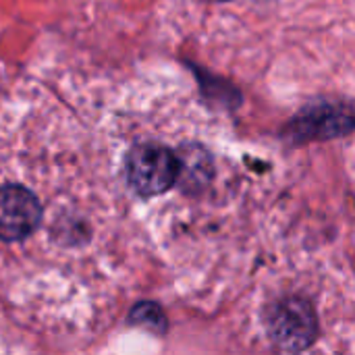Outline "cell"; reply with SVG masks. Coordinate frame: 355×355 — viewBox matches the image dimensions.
<instances>
[{"instance_id": "cell-1", "label": "cell", "mask_w": 355, "mask_h": 355, "mask_svg": "<svg viewBox=\"0 0 355 355\" xmlns=\"http://www.w3.org/2000/svg\"><path fill=\"white\" fill-rule=\"evenodd\" d=\"M266 333L281 352L300 354L310 349L318 335V314L310 300L289 295L275 302L266 312Z\"/></svg>"}, {"instance_id": "cell-2", "label": "cell", "mask_w": 355, "mask_h": 355, "mask_svg": "<svg viewBox=\"0 0 355 355\" xmlns=\"http://www.w3.org/2000/svg\"><path fill=\"white\" fill-rule=\"evenodd\" d=\"M125 179L141 198L162 196L177 181V156L162 144H137L127 152Z\"/></svg>"}, {"instance_id": "cell-3", "label": "cell", "mask_w": 355, "mask_h": 355, "mask_svg": "<svg viewBox=\"0 0 355 355\" xmlns=\"http://www.w3.org/2000/svg\"><path fill=\"white\" fill-rule=\"evenodd\" d=\"M355 114L352 104L337 102H318L304 106L283 131V139L287 144H304V141H320L345 137L354 131Z\"/></svg>"}, {"instance_id": "cell-4", "label": "cell", "mask_w": 355, "mask_h": 355, "mask_svg": "<svg viewBox=\"0 0 355 355\" xmlns=\"http://www.w3.org/2000/svg\"><path fill=\"white\" fill-rule=\"evenodd\" d=\"M42 214V204L31 189L15 183L0 187V241L27 239L40 227Z\"/></svg>"}, {"instance_id": "cell-5", "label": "cell", "mask_w": 355, "mask_h": 355, "mask_svg": "<svg viewBox=\"0 0 355 355\" xmlns=\"http://www.w3.org/2000/svg\"><path fill=\"white\" fill-rule=\"evenodd\" d=\"M175 156H177V181H175V185H179L189 196H198L210 187L216 168H214L212 154L202 144H196V141L183 144L175 152Z\"/></svg>"}, {"instance_id": "cell-6", "label": "cell", "mask_w": 355, "mask_h": 355, "mask_svg": "<svg viewBox=\"0 0 355 355\" xmlns=\"http://www.w3.org/2000/svg\"><path fill=\"white\" fill-rule=\"evenodd\" d=\"M129 324L139 327L152 335H166L168 331V318L160 304L156 302H139L129 312Z\"/></svg>"}, {"instance_id": "cell-7", "label": "cell", "mask_w": 355, "mask_h": 355, "mask_svg": "<svg viewBox=\"0 0 355 355\" xmlns=\"http://www.w3.org/2000/svg\"><path fill=\"white\" fill-rule=\"evenodd\" d=\"M206 2H229V0H206Z\"/></svg>"}]
</instances>
